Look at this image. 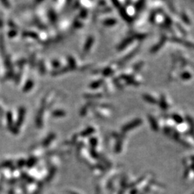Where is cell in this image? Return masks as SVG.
Here are the masks:
<instances>
[{
  "instance_id": "cell-1",
  "label": "cell",
  "mask_w": 194,
  "mask_h": 194,
  "mask_svg": "<svg viewBox=\"0 0 194 194\" xmlns=\"http://www.w3.org/2000/svg\"><path fill=\"white\" fill-rule=\"evenodd\" d=\"M114 23H115V21H114V20H112V19H111V20H109L108 22H106V24L109 25H110L114 24Z\"/></svg>"
}]
</instances>
